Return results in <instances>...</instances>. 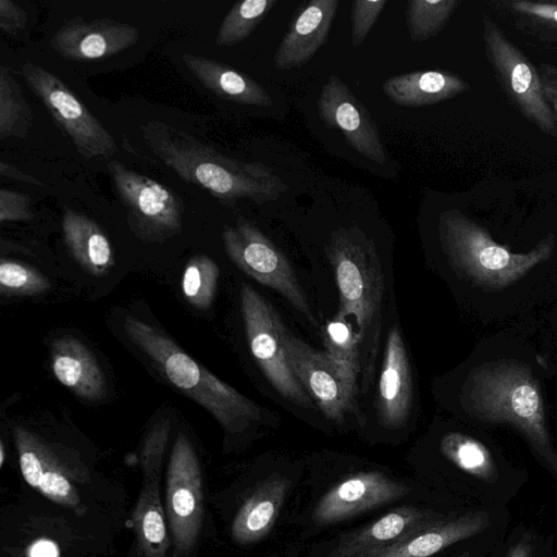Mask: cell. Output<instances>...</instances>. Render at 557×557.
<instances>
[{"instance_id":"6da1fadb","label":"cell","mask_w":557,"mask_h":557,"mask_svg":"<svg viewBox=\"0 0 557 557\" xmlns=\"http://www.w3.org/2000/svg\"><path fill=\"white\" fill-rule=\"evenodd\" d=\"M438 235L446 262L483 326L522 327L557 277L554 233L532 249L517 251L462 212L448 210L440 215Z\"/></svg>"},{"instance_id":"7a4b0ae2","label":"cell","mask_w":557,"mask_h":557,"mask_svg":"<svg viewBox=\"0 0 557 557\" xmlns=\"http://www.w3.org/2000/svg\"><path fill=\"white\" fill-rule=\"evenodd\" d=\"M555 373V366L527 334L497 331L479 343L461 368L455 404L473 424L516 431L556 471L544 394L545 381Z\"/></svg>"},{"instance_id":"3957f363","label":"cell","mask_w":557,"mask_h":557,"mask_svg":"<svg viewBox=\"0 0 557 557\" xmlns=\"http://www.w3.org/2000/svg\"><path fill=\"white\" fill-rule=\"evenodd\" d=\"M141 135L151 152L180 178L222 201L249 199L262 205L277 199L288 189L265 164L224 156L162 121L141 125Z\"/></svg>"},{"instance_id":"277c9868","label":"cell","mask_w":557,"mask_h":557,"mask_svg":"<svg viewBox=\"0 0 557 557\" xmlns=\"http://www.w3.org/2000/svg\"><path fill=\"white\" fill-rule=\"evenodd\" d=\"M343 317L352 315L360 343L364 387L372 380L381 333L383 274L374 246L358 228H339L327 248Z\"/></svg>"},{"instance_id":"5b68a950","label":"cell","mask_w":557,"mask_h":557,"mask_svg":"<svg viewBox=\"0 0 557 557\" xmlns=\"http://www.w3.org/2000/svg\"><path fill=\"white\" fill-rule=\"evenodd\" d=\"M124 330L172 385L203 407L225 430L239 431L260 419L257 404L200 366L159 330L134 317L124 320Z\"/></svg>"},{"instance_id":"8992f818","label":"cell","mask_w":557,"mask_h":557,"mask_svg":"<svg viewBox=\"0 0 557 557\" xmlns=\"http://www.w3.org/2000/svg\"><path fill=\"white\" fill-rule=\"evenodd\" d=\"M21 74L81 156L109 159L117 152L114 137L61 78L33 62L23 63Z\"/></svg>"},{"instance_id":"52a82bcc","label":"cell","mask_w":557,"mask_h":557,"mask_svg":"<svg viewBox=\"0 0 557 557\" xmlns=\"http://www.w3.org/2000/svg\"><path fill=\"white\" fill-rule=\"evenodd\" d=\"M483 45L495 77L511 104L543 133L557 138V116L544 97L537 69L486 15Z\"/></svg>"},{"instance_id":"ba28073f","label":"cell","mask_w":557,"mask_h":557,"mask_svg":"<svg viewBox=\"0 0 557 557\" xmlns=\"http://www.w3.org/2000/svg\"><path fill=\"white\" fill-rule=\"evenodd\" d=\"M240 308L251 354L271 385L289 401L314 408L313 400L288 363L285 326L270 304L250 285L242 284Z\"/></svg>"},{"instance_id":"9c48e42d","label":"cell","mask_w":557,"mask_h":557,"mask_svg":"<svg viewBox=\"0 0 557 557\" xmlns=\"http://www.w3.org/2000/svg\"><path fill=\"white\" fill-rule=\"evenodd\" d=\"M225 252L247 275L282 295L306 319L314 323L311 308L286 257L251 222L238 218L222 232Z\"/></svg>"},{"instance_id":"30bf717a","label":"cell","mask_w":557,"mask_h":557,"mask_svg":"<svg viewBox=\"0 0 557 557\" xmlns=\"http://www.w3.org/2000/svg\"><path fill=\"white\" fill-rule=\"evenodd\" d=\"M107 170L133 231L147 239L178 234L183 226L181 198L160 182L111 160Z\"/></svg>"},{"instance_id":"8fae6325","label":"cell","mask_w":557,"mask_h":557,"mask_svg":"<svg viewBox=\"0 0 557 557\" xmlns=\"http://www.w3.org/2000/svg\"><path fill=\"white\" fill-rule=\"evenodd\" d=\"M13 435L26 483L51 502L83 515L85 507L75 484L89 482L84 463L22 426H15Z\"/></svg>"},{"instance_id":"7c38bea8","label":"cell","mask_w":557,"mask_h":557,"mask_svg":"<svg viewBox=\"0 0 557 557\" xmlns=\"http://www.w3.org/2000/svg\"><path fill=\"white\" fill-rule=\"evenodd\" d=\"M165 515L176 556L195 547L203 520L202 475L188 437L180 432L166 472Z\"/></svg>"},{"instance_id":"4fadbf2b","label":"cell","mask_w":557,"mask_h":557,"mask_svg":"<svg viewBox=\"0 0 557 557\" xmlns=\"http://www.w3.org/2000/svg\"><path fill=\"white\" fill-rule=\"evenodd\" d=\"M170 422L160 421L147 435L141 454L143 486L132 513V525L144 557H164L170 548L165 511L160 495V473Z\"/></svg>"},{"instance_id":"5bb4252c","label":"cell","mask_w":557,"mask_h":557,"mask_svg":"<svg viewBox=\"0 0 557 557\" xmlns=\"http://www.w3.org/2000/svg\"><path fill=\"white\" fill-rule=\"evenodd\" d=\"M409 493V485L382 472H358L336 483L320 498L312 512L313 522L319 527L336 524L399 500Z\"/></svg>"},{"instance_id":"9a60e30c","label":"cell","mask_w":557,"mask_h":557,"mask_svg":"<svg viewBox=\"0 0 557 557\" xmlns=\"http://www.w3.org/2000/svg\"><path fill=\"white\" fill-rule=\"evenodd\" d=\"M284 346L293 373L329 419L342 423L355 405L337 367L325 351L315 350L286 329Z\"/></svg>"},{"instance_id":"2e32d148","label":"cell","mask_w":557,"mask_h":557,"mask_svg":"<svg viewBox=\"0 0 557 557\" xmlns=\"http://www.w3.org/2000/svg\"><path fill=\"white\" fill-rule=\"evenodd\" d=\"M318 111L323 123L339 129L358 153L377 164L386 162L387 156L370 112L338 76L331 75L323 85Z\"/></svg>"},{"instance_id":"e0dca14e","label":"cell","mask_w":557,"mask_h":557,"mask_svg":"<svg viewBox=\"0 0 557 557\" xmlns=\"http://www.w3.org/2000/svg\"><path fill=\"white\" fill-rule=\"evenodd\" d=\"M139 29L110 17L75 16L62 24L50 39V46L71 61H95L110 58L134 46Z\"/></svg>"},{"instance_id":"ac0fdd59","label":"cell","mask_w":557,"mask_h":557,"mask_svg":"<svg viewBox=\"0 0 557 557\" xmlns=\"http://www.w3.org/2000/svg\"><path fill=\"white\" fill-rule=\"evenodd\" d=\"M442 519L444 517L440 513L417 507L395 508L366 527L343 535L330 557H363Z\"/></svg>"},{"instance_id":"d6986e66","label":"cell","mask_w":557,"mask_h":557,"mask_svg":"<svg viewBox=\"0 0 557 557\" xmlns=\"http://www.w3.org/2000/svg\"><path fill=\"white\" fill-rule=\"evenodd\" d=\"M412 401V380L407 350L397 325L386 339L380 374L376 412L380 423L398 429L408 420Z\"/></svg>"},{"instance_id":"ffe728a7","label":"cell","mask_w":557,"mask_h":557,"mask_svg":"<svg viewBox=\"0 0 557 557\" xmlns=\"http://www.w3.org/2000/svg\"><path fill=\"white\" fill-rule=\"evenodd\" d=\"M338 0L302 3L274 55L277 70H292L308 63L325 42L336 15Z\"/></svg>"},{"instance_id":"44dd1931","label":"cell","mask_w":557,"mask_h":557,"mask_svg":"<svg viewBox=\"0 0 557 557\" xmlns=\"http://www.w3.org/2000/svg\"><path fill=\"white\" fill-rule=\"evenodd\" d=\"M488 524L490 515L486 511L468 512L451 520L444 518L363 557H431L482 532Z\"/></svg>"},{"instance_id":"7402d4cb","label":"cell","mask_w":557,"mask_h":557,"mask_svg":"<svg viewBox=\"0 0 557 557\" xmlns=\"http://www.w3.org/2000/svg\"><path fill=\"white\" fill-rule=\"evenodd\" d=\"M51 369L57 380L76 396L96 401L106 397L107 381L89 348L75 337L51 344Z\"/></svg>"},{"instance_id":"603a6c76","label":"cell","mask_w":557,"mask_h":557,"mask_svg":"<svg viewBox=\"0 0 557 557\" xmlns=\"http://www.w3.org/2000/svg\"><path fill=\"white\" fill-rule=\"evenodd\" d=\"M288 483L271 476L261 482L236 512L232 523V537L242 545L262 540L273 528L283 506Z\"/></svg>"},{"instance_id":"cb8c5ba5","label":"cell","mask_w":557,"mask_h":557,"mask_svg":"<svg viewBox=\"0 0 557 557\" xmlns=\"http://www.w3.org/2000/svg\"><path fill=\"white\" fill-rule=\"evenodd\" d=\"M469 88L460 76L441 71H417L393 76L382 86L394 103L408 108L432 106L463 94Z\"/></svg>"},{"instance_id":"d4e9b609","label":"cell","mask_w":557,"mask_h":557,"mask_svg":"<svg viewBox=\"0 0 557 557\" xmlns=\"http://www.w3.org/2000/svg\"><path fill=\"white\" fill-rule=\"evenodd\" d=\"M182 60L196 78L218 97L251 106L270 107L268 91L251 77L212 59L185 53Z\"/></svg>"},{"instance_id":"484cf974","label":"cell","mask_w":557,"mask_h":557,"mask_svg":"<svg viewBox=\"0 0 557 557\" xmlns=\"http://www.w3.org/2000/svg\"><path fill=\"white\" fill-rule=\"evenodd\" d=\"M62 231L71 255L89 273L103 275L114 264L108 236L89 216L65 208L62 213Z\"/></svg>"},{"instance_id":"4316f807","label":"cell","mask_w":557,"mask_h":557,"mask_svg":"<svg viewBox=\"0 0 557 557\" xmlns=\"http://www.w3.org/2000/svg\"><path fill=\"white\" fill-rule=\"evenodd\" d=\"M440 448L443 456L461 471L488 483L497 480V466L490 447L474 435L448 431L442 436Z\"/></svg>"},{"instance_id":"83f0119b","label":"cell","mask_w":557,"mask_h":557,"mask_svg":"<svg viewBox=\"0 0 557 557\" xmlns=\"http://www.w3.org/2000/svg\"><path fill=\"white\" fill-rule=\"evenodd\" d=\"M325 352L333 360L352 398L357 394L358 374L361 372L360 343L357 332L339 312L323 331Z\"/></svg>"},{"instance_id":"f1b7e54d","label":"cell","mask_w":557,"mask_h":557,"mask_svg":"<svg viewBox=\"0 0 557 557\" xmlns=\"http://www.w3.org/2000/svg\"><path fill=\"white\" fill-rule=\"evenodd\" d=\"M493 5L521 32L540 41L557 44V1L505 0Z\"/></svg>"},{"instance_id":"f546056e","label":"cell","mask_w":557,"mask_h":557,"mask_svg":"<svg viewBox=\"0 0 557 557\" xmlns=\"http://www.w3.org/2000/svg\"><path fill=\"white\" fill-rule=\"evenodd\" d=\"M33 121V111L25 100L12 71L0 66V139L25 138Z\"/></svg>"},{"instance_id":"4dcf8cb0","label":"cell","mask_w":557,"mask_h":557,"mask_svg":"<svg viewBox=\"0 0 557 557\" xmlns=\"http://www.w3.org/2000/svg\"><path fill=\"white\" fill-rule=\"evenodd\" d=\"M276 2V0H244L234 3L219 27L215 45L232 47L246 39Z\"/></svg>"},{"instance_id":"1f68e13d","label":"cell","mask_w":557,"mask_h":557,"mask_svg":"<svg viewBox=\"0 0 557 557\" xmlns=\"http://www.w3.org/2000/svg\"><path fill=\"white\" fill-rule=\"evenodd\" d=\"M219 274V267L210 257L193 256L182 276V292L187 301L197 309L207 310L213 301Z\"/></svg>"},{"instance_id":"d6a6232c","label":"cell","mask_w":557,"mask_h":557,"mask_svg":"<svg viewBox=\"0 0 557 557\" xmlns=\"http://www.w3.org/2000/svg\"><path fill=\"white\" fill-rule=\"evenodd\" d=\"M457 0H411L406 10L410 37L422 42L436 36L456 10Z\"/></svg>"},{"instance_id":"836d02e7","label":"cell","mask_w":557,"mask_h":557,"mask_svg":"<svg viewBox=\"0 0 557 557\" xmlns=\"http://www.w3.org/2000/svg\"><path fill=\"white\" fill-rule=\"evenodd\" d=\"M557 369V277L545 300L520 329Z\"/></svg>"},{"instance_id":"e575fe53","label":"cell","mask_w":557,"mask_h":557,"mask_svg":"<svg viewBox=\"0 0 557 557\" xmlns=\"http://www.w3.org/2000/svg\"><path fill=\"white\" fill-rule=\"evenodd\" d=\"M48 278L20 261L2 259L0 262V290L3 296H29L45 293Z\"/></svg>"},{"instance_id":"d590c367","label":"cell","mask_w":557,"mask_h":557,"mask_svg":"<svg viewBox=\"0 0 557 557\" xmlns=\"http://www.w3.org/2000/svg\"><path fill=\"white\" fill-rule=\"evenodd\" d=\"M385 5V0H356L352 2L351 41L354 47L363 42Z\"/></svg>"},{"instance_id":"8d00e7d4","label":"cell","mask_w":557,"mask_h":557,"mask_svg":"<svg viewBox=\"0 0 557 557\" xmlns=\"http://www.w3.org/2000/svg\"><path fill=\"white\" fill-rule=\"evenodd\" d=\"M30 197L26 194L0 189V222L30 221L34 213L30 209Z\"/></svg>"},{"instance_id":"74e56055","label":"cell","mask_w":557,"mask_h":557,"mask_svg":"<svg viewBox=\"0 0 557 557\" xmlns=\"http://www.w3.org/2000/svg\"><path fill=\"white\" fill-rule=\"evenodd\" d=\"M27 24V14L22 7L11 0H0V29L16 35Z\"/></svg>"},{"instance_id":"f35d334b","label":"cell","mask_w":557,"mask_h":557,"mask_svg":"<svg viewBox=\"0 0 557 557\" xmlns=\"http://www.w3.org/2000/svg\"><path fill=\"white\" fill-rule=\"evenodd\" d=\"M544 97L557 116V66L548 63L540 64L537 69Z\"/></svg>"},{"instance_id":"ab89813d","label":"cell","mask_w":557,"mask_h":557,"mask_svg":"<svg viewBox=\"0 0 557 557\" xmlns=\"http://www.w3.org/2000/svg\"><path fill=\"white\" fill-rule=\"evenodd\" d=\"M0 173L2 176H7L13 180H17L20 182L28 183L32 185L42 186L44 183L36 178L35 176L24 173L18 168L13 164L7 163L4 161L0 162Z\"/></svg>"},{"instance_id":"60d3db41","label":"cell","mask_w":557,"mask_h":557,"mask_svg":"<svg viewBox=\"0 0 557 557\" xmlns=\"http://www.w3.org/2000/svg\"><path fill=\"white\" fill-rule=\"evenodd\" d=\"M30 557H58V549L53 543L44 541L33 545Z\"/></svg>"},{"instance_id":"b9f144b4","label":"cell","mask_w":557,"mask_h":557,"mask_svg":"<svg viewBox=\"0 0 557 557\" xmlns=\"http://www.w3.org/2000/svg\"><path fill=\"white\" fill-rule=\"evenodd\" d=\"M506 557H533V547L527 540H521L515 544Z\"/></svg>"},{"instance_id":"7bdbcfd3","label":"cell","mask_w":557,"mask_h":557,"mask_svg":"<svg viewBox=\"0 0 557 557\" xmlns=\"http://www.w3.org/2000/svg\"><path fill=\"white\" fill-rule=\"evenodd\" d=\"M4 457H5L4 445H3V443H1V445H0V465H1V467L3 466Z\"/></svg>"},{"instance_id":"ee69618b","label":"cell","mask_w":557,"mask_h":557,"mask_svg":"<svg viewBox=\"0 0 557 557\" xmlns=\"http://www.w3.org/2000/svg\"><path fill=\"white\" fill-rule=\"evenodd\" d=\"M458 557H470V555H469V553H463V554H461V555H460V556H458Z\"/></svg>"}]
</instances>
